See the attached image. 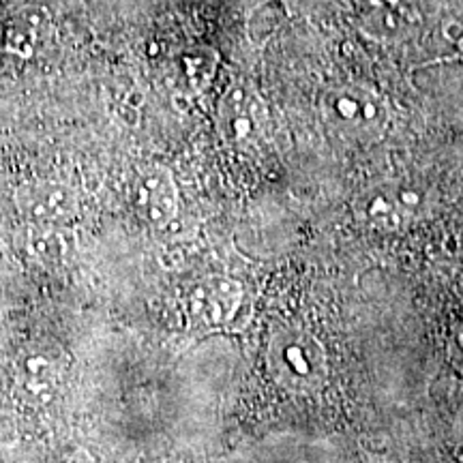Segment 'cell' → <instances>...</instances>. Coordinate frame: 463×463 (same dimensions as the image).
<instances>
[{"instance_id": "6da1fadb", "label": "cell", "mask_w": 463, "mask_h": 463, "mask_svg": "<svg viewBox=\"0 0 463 463\" xmlns=\"http://www.w3.org/2000/svg\"><path fill=\"white\" fill-rule=\"evenodd\" d=\"M320 116L328 133L344 142L373 144L391 127V108L367 84H333L320 97Z\"/></svg>"}, {"instance_id": "7a4b0ae2", "label": "cell", "mask_w": 463, "mask_h": 463, "mask_svg": "<svg viewBox=\"0 0 463 463\" xmlns=\"http://www.w3.org/2000/svg\"><path fill=\"white\" fill-rule=\"evenodd\" d=\"M67 358L50 344L26 347L15 361V392L33 408H45L61 392Z\"/></svg>"}, {"instance_id": "3957f363", "label": "cell", "mask_w": 463, "mask_h": 463, "mask_svg": "<svg viewBox=\"0 0 463 463\" xmlns=\"http://www.w3.org/2000/svg\"><path fill=\"white\" fill-rule=\"evenodd\" d=\"M269 109L251 86L236 82L219 103V131L234 146H258L269 137Z\"/></svg>"}, {"instance_id": "277c9868", "label": "cell", "mask_w": 463, "mask_h": 463, "mask_svg": "<svg viewBox=\"0 0 463 463\" xmlns=\"http://www.w3.org/2000/svg\"><path fill=\"white\" fill-rule=\"evenodd\" d=\"M17 211L39 228H62L78 215V195L61 181H28L15 191Z\"/></svg>"}, {"instance_id": "5b68a950", "label": "cell", "mask_w": 463, "mask_h": 463, "mask_svg": "<svg viewBox=\"0 0 463 463\" xmlns=\"http://www.w3.org/2000/svg\"><path fill=\"white\" fill-rule=\"evenodd\" d=\"M242 300L239 281L228 277H206L184 292V314L200 328H219L236 316Z\"/></svg>"}, {"instance_id": "8992f818", "label": "cell", "mask_w": 463, "mask_h": 463, "mask_svg": "<svg viewBox=\"0 0 463 463\" xmlns=\"http://www.w3.org/2000/svg\"><path fill=\"white\" fill-rule=\"evenodd\" d=\"M273 367L281 380L289 386L311 389L324 375V352L311 335L292 331L275 339Z\"/></svg>"}, {"instance_id": "52a82bcc", "label": "cell", "mask_w": 463, "mask_h": 463, "mask_svg": "<svg viewBox=\"0 0 463 463\" xmlns=\"http://www.w3.org/2000/svg\"><path fill=\"white\" fill-rule=\"evenodd\" d=\"M133 206L150 225H167L178 213V189L172 172L164 165H148L133 183Z\"/></svg>"}, {"instance_id": "ba28073f", "label": "cell", "mask_w": 463, "mask_h": 463, "mask_svg": "<svg viewBox=\"0 0 463 463\" xmlns=\"http://www.w3.org/2000/svg\"><path fill=\"white\" fill-rule=\"evenodd\" d=\"M361 24L375 37L397 39L412 26L414 0H354Z\"/></svg>"}, {"instance_id": "9c48e42d", "label": "cell", "mask_w": 463, "mask_h": 463, "mask_svg": "<svg viewBox=\"0 0 463 463\" xmlns=\"http://www.w3.org/2000/svg\"><path fill=\"white\" fill-rule=\"evenodd\" d=\"M31 253L43 262H54L65 256V236L61 228H39L33 225Z\"/></svg>"}, {"instance_id": "30bf717a", "label": "cell", "mask_w": 463, "mask_h": 463, "mask_svg": "<svg viewBox=\"0 0 463 463\" xmlns=\"http://www.w3.org/2000/svg\"><path fill=\"white\" fill-rule=\"evenodd\" d=\"M213 71H215V58L208 54V52L189 54L181 62L183 82H187L189 89H202V86H206Z\"/></svg>"}, {"instance_id": "8fae6325", "label": "cell", "mask_w": 463, "mask_h": 463, "mask_svg": "<svg viewBox=\"0 0 463 463\" xmlns=\"http://www.w3.org/2000/svg\"><path fill=\"white\" fill-rule=\"evenodd\" d=\"M61 463H95V459H92V455L89 453V450L78 449V450H73V453H69Z\"/></svg>"}, {"instance_id": "7c38bea8", "label": "cell", "mask_w": 463, "mask_h": 463, "mask_svg": "<svg viewBox=\"0 0 463 463\" xmlns=\"http://www.w3.org/2000/svg\"><path fill=\"white\" fill-rule=\"evenodd\" d=\"M436 62H461L463 65V37L457 42V48L450 56H444V58H438Z\"/></svg>"}, {"instance_id": "4fadbf2b", "label": "cell", "mask_w": 463, "mask_h": 463, "mask_svg": "<svg viewBox=\"0 0 463 463\" xmlns=\"http://www.w3.org/2000/svg\"><path fill=\"white\" fill-rule=\"evenodd\" d=\"M155 463H183V461H178V459H159V461H155Z\"/></svg>"}]
</instances>
